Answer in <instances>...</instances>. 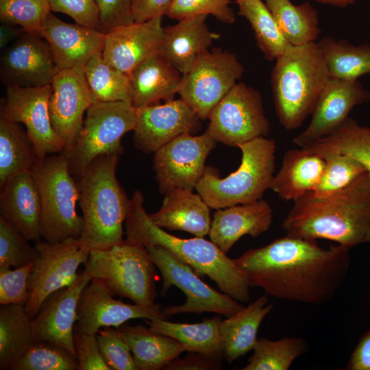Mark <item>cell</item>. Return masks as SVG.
<instances>
[{"label":"cell","instance_id":"1","mask_svg":"<svg viewBox=\"0 0 370 370\" xmlns=\"http://www.w3.org/2000/svg\"><path fill=\"white\" fill-rule=\"evenodd\" d=\"M351 247L323 248L317 240L286 235L233 259L250 286L267 295L319 305L330 301L344 283Z\"/></svg>","mask_w":370,"mask_h":370},{"label":"cell","instance_id":"2","mask_svg":"<svg viewBox=\"0 0 370 370\" xmlns=\"http://www.w3.org/2000/svg\"><path fill=\"white\" fill-rule=\"evenodd\" d=\"M286 235L326 239L351 248L366 243L370 230V176L319 197L312 191L293 201L282 223Z\"/></svg>","mask_w":370,"mask_h":370},{"label":"cell","instance_id":"3","mask_svg":"<svg viewBox=\"0 0 370 370\" xmlns=\"http://www.w3.org/2000/svg\"><path fill=\"white\" fill-rule=\"evenodd\" d=\"M140 190L133 193L125 221L127 241L144 246L158 245L190 266L199 276L208 275L220 290L239 302L250 300L249 283L242 271L212 241L202 237L181 238L151 221L143 208Z\"/></svg>","mask_w":370,"mask_h":370},{"label":"cell","instance_id":"4","mask_svg":"<svg viewBox=\"0 0 370 370\" xmlns=\"http://www.w3.org/2000/svg\"><path fill=\"white\" fill-rule=\"evenodd\" d=\"M119 156H99L75 177L84 219L79 241L90 251L107 249L124 241L130 199L116 177Z\"/></svg>","mask_w":370,"mask_h":370},{"label":"cell","instance_id":"5","mask_svg":"<svg viewBox=\"0 0 370 370\" xmlns=\"http://www.w3.org/2000/svg\"><path fill=\"white\" fill-rule=\"evenodd\" d=\"M330 78L317 42L291 45L275 60L271 90L276 115L284 129L303 125Z\"/></svg>","mask_w":370,"mask_h":370},{"label":"cell","instance_id":"6","mask_svg":"<svg viewBox=\"0 0 370 370\" xmlns=\"http://www.w3.org/2000/svg\"><path fill=\"white\" fill-rule=\"evenodd\" d=\"M241 163L236 171L220 178L209 166L195 189L210 208L256 202L270 189L275 167L276 144L259 137L240 145Z\"/></svg>","mask_w":370,"mask_h":370},{"label":"cell","instance_id":"7","mask_svg":"<svg viewBox=\"0 0 370 370\" xmlns=\"http://www.w3.org/2000/svg\"><path fill=\"white\" fill-rule=\"evenodd\" d=\"M154 266L145 246L124 240L107 249L90 251L84 270L113 296L151 306L156 298Z\"/></svg>","mask_w":370,"mask_h":370},{"label":"cell","instance_id":"8","mask_svg":"<svg viewBox=\"0 0 370 370\" xmlns=\"http://www.w3.org/2000/svg\"><path fill=\"white\" fill-rule=\"evenodd\" d=\"M31 171L41 199L42 240L54 243L79 238L84 228V219L76 210L79 191L64 153L38 160Z\"/></svg>","mask_w":370,"mask_h":370},{"label":"cell","instance_id":"9","mask_svg":"<svg viewBox=\"0 0 370 370\" xmlns=\"http://www.w3.org/2000/svg\"><path fill=\"white\" fill-rule=\"evenodd\" d=\"M136 109L125 101L93 103L86 111L83 127L75 145L63 153L69 171L77 177L97 157L123 153V136L134 130Z\"/></svg>","mask_w":370,"mask_h":370},{"label":"cell","instance_id":"10","mask_svg":"<svg viewBox=\"0 0 370 370\" xmlns=\"http://www.w3.org/2000/svg\"><path fill=\"white\" fill-rule=\"evenodd\" d=\"M146 248L162 278L161 295H164L171 286H175L187 298L184 304L162 308L166 317L182 313L214 312L227 318L244 307L228 295L204 282L190 266L167 249L158 245Z\"/></svg>","mask_w":370,"mask_h":370},{"label":"cell","instance_id":"11","mask_svg":"<svg viewBox=\"0 0 370 370\" xmlns=\"http://www.w3.org/2000/svg\"><path fill=\"white\" fill-rule=\"evenodd\" d=\"M234 53L214 49L201 54L191 70L182 75L178 95L201 119H208L219 102L243 75Z\"/></svg>","mask_w":370,"mask_h":370},{"label":"cell","instance_id":"12","mask_svg":"<svg viewBox=\"0 0 370 370\" xmlns=\"http://www.w3.org/2000/svg\"><path fill=\"white\" fill-rule=\"evenodd\" d=\"M207 132L227 146L266 137L270 123L260 92L243 82L237 83L210 113Z\"/></svg>","mask_w":370,"mask_h":370},{"label":"cell","instance_id":"13","mask_svg":"<svg viewBox=\"0 0 370 370\" xmlns=\"http://www.w3.org/2000/svg\"><path fill=\"white\" fill-rule=\"evenodd\" d=\"M38 255L28 278L29 299L25 307L33 319L45 299L53 292L72 284L78 278L77 269L87 262L90 251L79 238L35 243Z\"/></svg>","mask_w":370,"mask_h":370},{"label":"cell","instance_id":"14","mask_svg":"<svg viewBox=\"0 0 370 370\" xmlns=\"http://www.w3.org/2000/svg\"><path fill=\"white\" fill-rule=\"evenodd\" d=\"M217 141L206 131L199 136L184 133L154 152L153 168L160 192L193 191L203 176L205 162Z\"/></svg>","mask_w":370,"mask_h":370},{"label":"cell","instance_id":"15","mask_svg":"<svg viewBox=\"0 0 370 370\" xmlns=\"http://www.w3.org/2000/svg\"><path fill=\"white\" fill-rule=\"evenodd\" d=\"M51 85L38 87L7 86L0 116L23 123L39 160L64 151L49 114Z\"/></svg>","mask_w":370,"mask_h":370},{"label":"cell","instance_id":"16","mask_svg":"<svg viewBox=\"0 0 370 370\" xmlns=\"http://www.w3.org/2000/svg\"><path fill=\"white\" fill-rule=\"evenodd\" d=\"M84 67L59 71L51 84V122L64 151L75 145L83 127L85 112L97 101L88 85Z\"/></svg>","mask_w":370,"mask_h":370},{"label":"cell","instance_id":"17","mask_svg":"<svg viewBox=\"0 0 370 370\" xmlns=\"http://www.w3.org/2000/svg\"><path fill=\"white\" fill-rule=\"evenodd\" d=\"M42 38L25 32L3 49L0 77L6 87L51 84L59 70L48 42Z\"/></svg>","mask_w":370,"mask_h":370},{"label":"cell","instance_id":"18","mask_svg":"<svg viewBox=\"0 0 370 370\" xmlns=\"http://www.w3.org/2000/svg\"><path fill=\"white\" fill-rule=\"evenodd\" d=\"M77 312V321L75 328L92 335L105 327L119 329L130 319H168L157 304L143 306L123 303L114 299L106 287L95 279H91L82 291Z\"/></svg>","mask_w":370,"mask_h":370},{"label":"cell","instance_id":"19","mask_svg":"<svg viewBox=\"0 0 370 370\" xmlns=\"http://www.w3.org/2000/svg\"><path fill=\"white\" fill-rule=\"evenodd\" d=\"M200 119L180 98L138 108L133 130L135 147L145 153H154L177 136L194 132Z\"/></svg>","mask_w":370,"mask_h":370},{"label":"cell","instance_id":"20","mask_svg":"<svg viewBox=\"0 0 370 370\" xmlns=\"http://www.w3.org/2000/svg\"><path fill=\"white\" fill-rule=\"evenodd\" d=\"M370 100V92L358 79L330 78L313 110L308 127L295 136L293 143L304 147L338 128L352 110Z\"/></svg>","mask_w":370,"mask_h":370},{"label":"cell","instance_id":"21","mask_svg":"<svg viewBox=\"0 0 370 370\" xmlns=\"http://www.w3.org/2000/svg\"><path fill=\"white\" fill-rule=\"evenodd\" d=\"M90 280L84 269L72 284L53 292L45 299L32 319L36 341L50 342L76 356L74 331L77 304L82 291Z\"/></svg>","mask_w":370,"mask_h":370},{"label":"cell","instance_id":"22","mask_svg":"<svg viewBox=\"0 0 370 370\" xmlns=\"http://www.w3.org/2000/svg\"><path fill=\"white\" fill-rule=\"evenodd\" d=\"M164 31L162 16L119 27L106 34L102 56L109 64L130 75L158 53Z\"/></svg>","mask_w":370,"mask_h":370},{"label":"cell","instance_id":"23","mask_svg":"<svg viewBox=\"0 0 370 370\" xmlns=\"http://www.w3.org/2000/svg\"><path fill=\"white\" fill-rule=\"evenodd\" d=\"M105 35L93 27L64 22L52 12L39 34L48 42L59 71L84 66L94 55L102 53Z\"/></svg>","mask_w":370,"mask_h":370},{"label":"cell","instance_id":"24","mask_svg":"<svg viewBox=\"0 0 370 370\" xmlns=\"http://www.w3.org/2000/svg\"><path fill=\"white\" fill-rule=\"evenodd\" d=\"M207 16L186 18L164 27L158 53L182 75L189 72L197 58L220 37L208 27Z\"/></svg>","mask_w":370,"mask_h":370},{"label":"cell","instance_id":"25","mask_svg":"<svg viewBox=\"0 0 370 370\" xmlns=\"http://www.w3.org/2000/svg\"><path fill=\"white\" fill-rule=\"evenodd\" d=\"M39 189L31 170L17 173L1 188L0 217L14 224L29 241L42 240Z\"/></svg>","mask_w":370,"mask_h":370},{"label":"cell","instance_id":"26","mask_svg":"<svg viewBox=\"0 0 370 370\" xmlns=\"http://www.w3.org/2000/svg\"><path fill=\"white\" fill-rule=\"evenodd\" d=\"M273 210L263 199L219 209L213 216L208 235L225 254L245 235L257 237L269 230Z\"/></svg>","mask_w":370,"mask_h":370},{"label":"cell","instance_id":"27","mask_svg":"<svg viewBox=\"0 0 370 370\" xmlns=\"http://www.w3.org/2000/svg\"><path fill=\"white\" fill-rule=\"evenodd\" d=\"M132 104L136 108L174 99L178 94L182 75L156 53L136 66L129 75Z\"/></svg>","mask_w":370,"mask_h":370},{"label":"cell","instance_id":"28","mask_svg":"<svg viewBox=\"0 0 370 370\" xmlns=\"http://www.w3.org/2000/svg\"><path fill=\"white\" fill-rule=\"evenodd\" d=\"M149 215L161 228L185 231L198 237L208 234L211 225L210 207L199 194L185 189L166 193L159 210Z\"/></svg>","mask_w":370,"mask_h":370},{"label":"cell","instance_id":"29","mask_svg":"<svg viewBox=\"0 0 370 370\" xmlns=\"http://www.w3.org/2000/svg\"><path fill=\"white\" fill-rule=\"evenodd\" d=\"M325 165L323 157L305 148L288 150L270 189L283 200L294 201L315 189Z\"/></svg>","mask_w":370,"mask_h":370},{"label":"cell","instance_id":"30","mask_svg":"<svg viewBox=\"0 0 370 370\" xmlns=\"http://www.w3.org/2000/svg\"><path fill=\"white\" fill-rule=\"evenodd\" d=\"M267 302L265 294L221 321L220 334L223 357L228 364L253 350L261 322L273 308Z\"/></svg>","mask_w":370,"mask_h":370},{"label":"cell","instance_id":"31","mask_svg":"<svg viewBox=\"0 0 370 370\" xmlns=\"http://www.w3.org/2000/svg\"><path fill=\"white\" fill-rule=\"evenodd\" d=\"M132 353L138 370H159L185 352L175 338L143 325L123 324L119 328Z\"/></svg>","mask_w":370,"mask_h":370},{"label":"cell","instance_id":"32","mask_svg":"<svg viewBox=\"0 0 370 370\" xmlns=\"http://www.w3.org/2000/svg\"><path fill=\"white\" fill-rule=\"evenodd\" d=\"M220 316L204 319L197 323H173L167 319H145L149 328L180 342L185 351L221 359L223 356L220 334Z\"/></svg>","mask_w":370,"mask_h":370},{"label":"cell","instance_id":"33","mask_svg":"<svg viewBox=\"0 0 370 370\" xmlns=\"http://www.w3.org/2000/svg\"><path fill=\"white\" fill-rule=\"evenodd\" d=\"M32 319L25 305H1V370H10L36 341L32 328Z\"/></svg>","mask_w":370,"mask_h":370},{"label":"cell","instance_id":"34","mask_svg":"<svg viewBox=\"0 0 370 370\" xmlns=\"http://www.w3.org/2000/svg\"><path fill=\"white\" fill-rule=\"evenodd\" d=\"M288 43L316 42L321 33L319 14L309 3L295 5L291 0H264Z\"/></svg>","mask_w":370,"mask_h":370},{"label":"cell","instance_id":"35","mask_svg":"<svg viewBox=\"0 0 370 370\" xmlns=\"http://www.w3.org/2000/svg\"><path fill=\"white\" fill-rule=\"evenodd\" d=\"M38 160L26 130L0 116V187L17 173L32 170Z\"/></svg>","mask_w":370,"mask_h":370},{"label":"cell","instance_id":"36","mask_svg":"<svg viewBox=\"0 0 370 370\" xmlns=\"http://www.w3.org/2000/svg\"><path fill=\"white\" fill-rule=\"evenodd\" d=\"M323 156L328 153L345 154L356 159L370 176V127L348 118L328 136L303 147Z\"/></svg>","mask_w":370,"mask_h":370},{"label":"cell","instance_id":"37","mask_svg":"<svg viewBox=\"0 0 370 370\" xmlns=\"http://www.w3.org/2000/svg\"><path fill=\"white\" fill-rule=\"evenodd\" d=\"M317 43L331 78L356 80L370 73V45L355 46L330 36Z\"/></svg>","mask_w":370,"mask_h":370},{"label":"cell","instance_id":"38","mask_svg":"<svg viewBox=\"0 0 370 370\" xmlns=\"http://www.w3.org/2000/svg\"><path fill=\"white\" fill-rule=\"evenodd\" d=\"M235 2L238 14L249 23L257 45L264 58L275 60L291 45L284 38L265 3L262 0H235Z\"/></svg>","mask_w":370,"mask_h":370},{"label":"cell","instance_id":"39","mask_svg":"<svg viewBox=\"0 0 370 370\" xmlns=\"http://www.w3.org/2000/svg\"><path fill=\"white\" fill-rule=\"evenodd\" d=\"M84 69L88 85L97 101L132 103L129 75L106 62L102 53L94 55Z\"/></svg>","mask_w":370,"mask_h":370},{"label":"cell","instance_id":"40","mask_svg":"<svg viewBox=\"0 0 370 370\" xmlns=\"http://www.w3.org/2000/svg\"><path fill=\"white\" fill-rule=\"evenodd\" d=\"M253 355L242 370H287L293 362L307 351L305 340L297 337H284L272 341L258 339Z\"/></svg>","mask_w":370,"mask_h":370},{"label":"cell","instance_id":"41","mask_svg":"<svg viewBox=\"0 0 370 370\" xmlns=\"http://www.w3.org/2000/svg\"><path fill=\"white\" fill-rule=\"evenodd\" d=\"M323 157L325 165L321 177L313 194L323 197L346 188L366 173L363 165L352 156L341 153H328Z\"/></svg>","mask_w":370,"mask_h":370},{"label":"cell","instance_id":"42","mask_svg":"<svg viewBox=\"0 0 370 370\" xmlns=\"http://www.w3.org/2000/svg\"><path fill=\"white\" fill-rule=\"evenodd\" d=\"M77 356L47 341H35L10 370H78Z\"/></svg>","mask_w":370,"mask_h":370},{"label":"cell","instance_id":"43","mask_svg":"<svg viewBox=\"0 0 370 370\" xmlns=\"http://www.w3.org/2000/svg\"><path fill=\"white\" fill-rule=\"evenodd\" d=\"M49 0H0V19L18 25L25 33L39 36L51 12Z\"/></svg>","mask_w":370,"mask_h":370},{"label":"cell","instance_id":"44","mask_svg":"<svg viewBox=\"0 0 370 370\" xmlns=\"http://www.w3.org/2000/svg\"><path fill=\"white\" fill-rule=\"evenodd\" d=\"M14 224L0 217V267L19 268L34 261L35 245Z\"/></svg>","mask_w":370,"mask_h":370},{"label":"cell","instance_id":"45","mask_svg":"<svg viewBox=\"0 0 370 370\" xmlns=\"http://www.w3.org/2000/svg\"><path fill=\"white\" fill-rule=\"evenodd\" d=\"M232 0H174L166 15L177 21L199 16L212 15L219 21L232 24L236 16L230 6Z\"/></svg>","mask_w":370,"mask_h":370},{"label":"cell","instance_id":"46","mask_svg":"<svg viewBox=\"0 0 370 370\" xmlns=\"http://www.w3.org/2000/svg\"><path fill=\"white\" fill-rule=\"evenodd\" d=\"M100 352L112 370H138L119 329L105 327L96 334Z\"/></svg>","mask_w":370,"mask_h":370},{"label":"cell","instance_id":"47","mask_svg":"<svg viewBox=\"0 0 370 370\" xmlns=\"http://www.w3.org/2000/svg\"><path fill=\"white\" fill-rule=\"evenodd\" d=\"M33 262L19 268L0 267L1 305L19 304L25 305L29 299L28 278Z\"/></svg>","mask_w":370,"mask_h":370},{"label":"cell","instance_id":"48","mask_svg":"<svg viewBox=\"0 0 370 370\" xmlns=\"http://www.w3.org/2000/svg\"><path fill=\"white\" fill-rule=\"evenodd\" d=\"M99 9V30L107 34L112 30L134 22L133 0H95Z\"/></svg>","mask_w":370,"mask_h":370},{"label":"cell","instance_id":"49","mask_svg":"<svg viewBox=\"0 0 370 370\" xmlns=\"http://www.w3.org/2000/svg\"><path fill=\"white\" fill-rule=\"evenodd\" d=\"M51 10L71 16L76 23L99 30V9L95 0H49Z\"/></svg>","mask_w":370,"mask_h":370},{"label":"cell","instance_id":"50","mask_svg":"<svg viewBox=\"0 0 370 370\" xmlns=\"http://www.w3.org/2000/svg\"><path fill=\"white\" fill-rule=\"evenodd\" d=\"M74 344L78 370H111L100 352L96 334H85L75 328Z\"/></svg>","mask_w":370,"mask_h":370},{"label":"cell","instance_id":"51","mask_svg":"<svg viewBox=\"0 0 370 370\" xmlns=\"http://www.w3.org/2000/svg\"><path fill=\"white\" fill-rule=\"evenodd\" d=\"M221 359L202 354L189 352L182 358L178 357L167 364L163 369L167 370H216L221 369Z\"/></svg>","mask_w":370,"mask_h":370},{"label":"cell","instance_id":"52","mask_svg":"<svg viewBox=\"0 0 370 370\" xmlns=\"http://www.w3.org/2000/svg\"><path fill=\"white\" fill-rule=\"evenodd\" d=\"M174 0H133L132 13L134 22L142 23L163 16Z\"/></svg>","mask_w":370,"mask_h":370},{"label":"cell","instance_id":"53","mask_svg":"<svg viewBox=\"0 0 370 370\" xmlns=\"http://www.w3.org/2000/svg\"><path fill=\"white\" fill-rule=\"evenodd\" d=\"M345 369L370 370V329L360 338Z\"/></svg>","mask_w":370,"mask_h":370},{"label":"cell","instance_id":"54","mask_svg":"<svg viewBox=\"0 0 370 370\" xmlns=\"http://www.w3.org/2000/svg\"><path fill=\"white\" fill-rule=\"evenodd\" d=\"M12 25L3 23L0 26V48L4 49L7 46L25 33L21 28H16Z\"/></svg>","mask_w":370,"mask_h":370},{"label":"cell","instance_id":"55","mask_svg":"<svg viewBox=\"0 0 370 370\" xmlns=\"http://www.w3.org/2000/svg\"><path fill=\"white\" fill-rule=\"evenodd\" d=\"M322 3L329 4L333 6L345 8L349 4L353 3L356 0H314Z\"/></svg>","mask_w":370,"mask_h":370},{"label":"cell","instance_id":"56","mask_svg":"<svg viewBox=\"0 0 370 370\" xmlns=\"http://www.w3.org/2000/svg\"><path fill=\"white\" fill-rule=\"evenodd\" d=\"M366 243H370V230H369V231L368 232V234H367Z\"/></svg>","mask_w":370,"mask_h":370}]
</instances>
